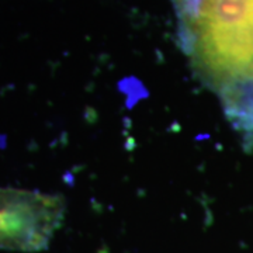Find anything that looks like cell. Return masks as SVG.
<instances>
[{"mask_svg": "<svg viewBox=\"0 0 253 253\" xmlns=\"http://www.w3.org/2000/svg\"><path fill=\"white\" fill-rule=\"evenodd\" d=\"M61 196L0 189V249L37 252L45 249L62 222Z\"/></svg>", "mask_w": 253, "mask_h": 253, "instance_id": "obj_2", "label": "cell"}, {"mask_svg": "<svg viewBox=\"0 0 253 253\" xmlns=\"http://www.w3.org/2000/svg\"><path fill=\"white\" fill-rule=\"evenodd\" d=\"M181 51L253 145V0H170Z\"/></svg>", "mask_w": 253, "mask_h": 253, "instance_id": "obj_1", "label": "cell"}]
</instances>
